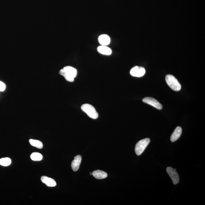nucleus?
I'll return each instance as SVG.
<instances>
[{"label": "nucleus", "mask_w": 205, "mask_h": 205, "mask_svg": "<svg viewBox=\"0 0 205 205\" xmlns=\"http://www.w3.org/2000/svg\"><path fill=\"white\" fill-rule=\"evenodd\" d=\"M41 181L43 183L45 184L49 187H54L56 185V183L54 179L48 178L46 176H43L41 178Z\"/></svg>", "instance_id": "10"}, {"label": "nucleus", "mask_w": 205, "mask_h": 205, "mask_svg": "<svg viewBox=\"0 0 205 205\" xmlns=\"http://www.w3.org/2000/svg\"><path fill=\"white\" fill-rule=\"evenodd\" d=\"M29 142L30 145L33 146V147H36V148L40 149L43 148V143H42L41 141H39V140L30 139L29 140Z\"/></svg>", "instance_id": "14"}, {"label": "nucleus", "mask_w": 205, "mask_h": 205, "mask_svg": "<svg viewBox=\"0 0 205 205\" xmlns=\"http://www.w3.org/2000/svg\"><path fill=\"white\" fill-rule=\"evenodd\" d=\"M97 50L101 54L106 55H110L112 53V50L106 46H100L98 47Z\"/></svg>", "instance_id": "13"}, {"label": "nucleus", "mask_w": 205, "mask_h": 205, "mask_svg": "<svg viewBox=\"0 0 205 205\" xmlns=\"http://www.w3.org/2000/svg\"><path fill=\"white\" fill-rule=\"evenodd\" d=\"M81 108L91 118L95 119L99 117V114L96 109L92 105L85 104L81 106Z\"/></svg>", "instance_id": "3"}, {"label": "nucleus", "mask_w": 205, "mask_h": 205, "mask_svg": "<svg viewBox=\"0 0 205 205\" xmlns=\"http://www.w3.org/2000/svg\"><path fill=\"white\" fill-rule=\"evenodd\" d=\"M143 101L145 103L151 105L159 110H161L162 108V106L161 104L154 98L147 97L143 99Z\"/></svg>", "instance_id": "6"}, {"label": "nucleus", "mask_w": 205, "mask_h": 205, "mask_svg": "<svg viewBox=\"0 0 205 205\" xmlns=\"http://www.w3.org/2000/svg\"><path fill=\"white\" fill-rule=\"evenodd\" d=\"M12 161L9 158H4L0 159V165L2 166H7L10 165Z\"/></svg>", "instance_id": "16"}, {"label": "nucleus", "mask_w": 205, "mask_h": 205, "mask_svg": "<svg viewBox=\"0 0 205 205\" xmlns=\"http://www.w3.org/2000/svg\"><path fill=\"white\" fill-rule=\"evenodd\" d=\"M100 44L102 46H107L110 43V38L109 36L106 34L101 35L99 38Z\"/></svg>", "instance_id": "11"}, {"label": "nucleus", "mask_w": 205, "mask_h": 205, "mask_svg": "<svg viewBox=\"0 0 205 205\" xmlns=\"http://www.w3.org/2000/svg\"><path fill=\"white\" fill-rule=\"evenodd\" d=\"M166 81L167 85L173 91H180L181 85L176 78L173 75L168 74L166 76Z\"/></svg>", "instance_id": "2"}, {"label": "nucleus", "mask_w": 205, "mask_h": 205, "mask_svg": "<svg viewBox=\"0 0 205 205\" xmlns=\"http://www.w3.org/2000/svg\"><path fill=\"white\" fill-rule=\"evenodd\" d=\"M146 73V70L144 67L135 66L131 69L130 74L133 77H141L143 76Z\"/></svg>", "instance_id": "5"}, {"label": "nucleus", "mask_w": 205, "mask_h": 205, "mask_svg": "<svg viewBox=\"0 0 205 205\" xmlns=\"http://www.w3.org/2000/svg\"><path fill=\"white\" fill-rule=\"evenodd\" d=\"M182 133V128L180 127H177L171 135L170 138L171 141L174 142L177 141L180 137Z\"/></svg>", "instance_id": "9"}, {"label": "nucleus", "mask_w": 205, "mask_h": 205, "mask_svg": "<svg viewBox=\"0 0 205 205\" xmlns=\"http://www.w3.org/2000/svg\"><path fill=\"white\" fill-rule=\"evenodd\" d=\"M6 88V85L4 82L0 81V91H4Z\"/></svg>", "instance_id": "17"}, {"label": "nucleus", "mask_w": 205, "mask_h": 205, "mask_svg": "<svg viewBox=\"0 0 205 205\" xmlns=\"http://www.w3.org/2000/svg\"><path fill=\"white\" fill-rule=\"evenodd\" d=\"M166 171L173 181L174 184H177L179 183V178L176 169H174L171 167H168L167 168Z\"/></svg>", "instance_id": "7"}, {"label": "nucleus", "mask_w": 205, "mask_h": 205, "mask_svg": "<svg viewBox=\"0 0 205 205\" xmlns=\"http://www.w3.org/2000/svg\"><path fill=\"white\" fill-rule=\"evenodd\" d=\"M92 175L97 179H101L107 178L108 175L105 171L97 170L93 172Z\"/></svg>", "instance_id": "12"}, {"label": "nucleus", "mask_w": 205, "mask_h": 205, "mask_svg": "<svg viewBox=\"0 0 205 205\" xmlns=\"http://www.w3.org/2000/svg\"><path fill=\"white\" fill-rule=\"evenodd\" d=\"M90 175H92V172H90Z\"/></svg>", "instance_id": "18"}, {"label": "nucleus", "mask_w": 205, "mask_h": 205, "mask_svg": "<svg viewBox=\"0 0 205 205\" xmlns=\"http://www.w3.org/2000/svg\"><path fill=\"white\" fill-rule=\"evenodd\" d=\"M59 74L64 77L67 81L72 82L77 77V71L73 67L66 66L60 70Z\"/></svg>", "instance_id": "1"}, {"label": "nucleus", "mask_w": 205, "mask_h": 205, "mask_svg": "<svg viewBox=\"0 0 205 205\" xmlns=\"http://www.w3.org/2000/svg\"><path fill=\"white\" fill-rule=\"evenodd\" d=\"M30 158L32 160L34 161H41L43 158V156L40 153L34 152L30 155Z\"/></svg>", "instance_id": "15"}, {"label": "nucleus", "mask_w": 205, "mask_h": 205, "mask_svg": "<svg viewBox=\"0 0 205 205\" xmlns=\"http://www.w3.org/2000/svg\"><path fill=\"white\" fill-rule=\"evenodd\" d=\"M82 160V157L80 155H77L74 157L71 164V168L73 170L77 171L79 169L80 165Z\"/></svg>", "instance_id": "8"}, {"label": "nucleus", "mask_w": 205, "mask_h": 205, "mask_svg": "<svg viewBox=\"0 0 205 205\" xmlns=\"http://www.w3.org/2000/svg\"><path fill=\"white\" fill-rule=\"evenodd\" d=\"M150 142V139H143L138 142L135 147V151L137 155H141Z\"/></svg>", "instance_id": "4"}]
</instances>
